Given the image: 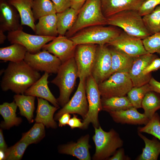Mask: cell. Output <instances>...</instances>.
Listing matches in <instances>:
<instances>
[{"mask_svg":"<svg viewBox=\"0 0 160 160\" xmlns=\"http://www.w3.org/2000/svg\"><path fill=\"white\" fill-rule=\"evenodd\" d=\"M41 77L39 71L24 60L17 62H10L4 70L1 87L4 91L10 90L16 94H24Z\"/></svg>","mask_w":160,"mask_h":160,"instance_id":"6da1fadb","label":"cell"},{"mask_svg":"<svg viewBox=\"0 0 160 160\" xmlns=\"http://www.w3.org/2000/svg\"><path fill=\"white\" fill-rule=\"evenodd\" d=\"M107 25V18L102 10L100 0H87L79 10L73 27L65 35L69 38L85 28Z\"/></svg>","mask_w":160,"mask_h":160,"instance_id":"7a4b0ae2","label":"cell"},{"mask_svg":"<svg viewBox=\"0 0 160 160\" xmlns=\"http://www.w3.org/2000/svg\"><path fill=\"white\" fill-rule=\"evenodd\" d=\"M56 76L50 82L59 88L60 95L57 99L59 105L63 107L70 100L79 78L78 71L74 57L62 63Z\"/></svg>","mask_w":160,"mask_h":160,"instance_id":"3957f363","label":"cell"},{"mask_svg":"<svg viewBox=\"0 0 160 160\" xmlns=\"http://www.w3.org/2000/svg\"><path fill=\"white\" fill-rule=\"evenodd\" d=\"M107 18V25L120 28L127 34L142 40L151 35L137 10L123 11Z\"/></svg>","mask_w":160,"mask_h":160,"instance_id":"277c9868","label":"cell"},{"mask_svg":"<svg viewBox=\"0 0 160 160\" xmlns=\"http://www.w3.org/2000/svg\"><path fill=\"white\" fill-rule=\"evenodd\" d=\"M121 32L113 27L96 25L83 29L69 38L76 46L84 44L104 45L117 37Z\"/></svg>","mask_w":160,"mask_h":160,"instance_id":"5b68a950","label":"cell"},{"mask_svg":"<svg viewBox=\"0 0 160 160\" xmlns=\"http://www.w3.org/2000/svg\"><path fill=\"white\" fill-rule=\"evenodd\" d=\"M94 128L95 133L92 139L95 146V151L92 159L102 160L108 159L117 149L122 146L123 141L118 133L113 129L106 132L100 126Z\"/></svg>","mask_w":160,"mask_h":160,"instance_id":"8992f818","label":"cell"},{"mask_svg":"<svg viewBox=\"0 0 160 160\" xmlns=\"http://www.w3.org/2000/svg\"><path fill=\"white\" fill-rule=\"evenodd\" d=\"M101 96L103 98L125 96L133 87L127 73L116 72L98 84Z\"/></svg>","mask_w":160,"mask_h":160,"instance_id":"52a82bcc","label":"cell"},{"mask_svg":"<svg viewBox=\"0 0 160 160\" xmlns=\"http://www.w3.org/2000/svg\"><path fill=\"white\" fill-rule=\"evenodd\" d=\"M85 89L89 109L85 118L83 121L82 129H87L90 123L94 128L100 126L98 114L102 110L101 95L97 84L91 75L85 80Z\"/></svg>","mask_w":160,"mask_h":160,"instance_id":"ba28073f","label":"cell"},{"mask_svg":"<svg viewBox=\"0 0 160 160\" xmlns=\"http://www.w3.org/2000/svg\"><path fill=\"white\" fill-rule=\"evenodd\" d=\"M24 60L34 69L49 73L57 74L62 64L59 58L45 50L35 54L27 52Z\"/></svg>","mask_w":160,"mask_h":160,"instance_id":"9c48e42d","label":"cell"},{"mask_svg":"<svg viewBox=\"0 0 160 160\" xmlns=\"http://www.w3.org/2000/svg\"><path fill=\"white\" fill-rule=\"evenodd\" d=\"M97 46L93 44H84L76 46L74 57L79 80H86L91 75Z\"/></svg>","mask_w":160,"mask_h":160,"instance_id":"30bf717a","label":"cell"},{"mask_svg":"<svg viewBox=\"0 0 160 160\" xmlns=\"http://www.w3.org/2000/svg\"><path fill=\"white\" fill-rule=\"evenodd\" d=\"M89 106L85 89V80H79L77 89L71 99L55 115L57 120L63 114H77L84 119L88 111Z\"/></svg>","mask_w":160,"mask_h":160,"instance_id":"8fae6325","label":"cell"},{"mask_svg":"<svg viewBox=\"0 0 160 160\" xmlns=\"http://www.w3.org/2000/svg\"><path fill=\"white\" fill-rule=\"evenodd\" d=\"M55 37L29 34L23 30L8 32L7 36V39L11 44H20L24 47L27 52L32 54L40 52L44 45Z\"/></svg>","mask_w":160,"mask_h":160,"instance_id":"7c38bea8","label":"cell"},{"mask_svg":"<svg viewBox=\"0 0 160 160\" xmlns=\"http://www.w3.org/2000/svg\"><path fill=\"white\" fill-rule=\"evenodd\" d=\"M107 44L134 58L148 53L144 47L142 39L124 31Z\"/></svg>","mask_w":160,"mask_h":160,"instance_id":"4fadbf2b","label":"cell"},{"mask_svg":"<svg viewBox=\"0 0 160 160\" xmlns=\"http://www.w3.org/2000/svg\"><path fill=\"white\" fill-rule=\"evenodd\" d=\"M111 55L110 49L105 45H98L91 75L98 84L111 75Z\"/></svg>","mask_w":160,"mask_h":160,"instance_id":"5bb4252c","label":"cell"},{"mask_svg":"<svg viewBox=\"0 0 160 160\" xmlns=\"http://www.w3.org/2000/svg\"><path fill=\"white\" fill-rule=\"evenodd\" d=\"M157 55L147 53L134 58L131 67L128 73L132 82L133 87H139L148 83L151 78L150 73L143 74L145 69L156 58Z\"/></svg>","mask_w":160,"mask_h":160,"instance_id":"9a60e30c","label":"cell"},{"mask_svg":"<svg viewBox=\"0 0 160 160\" xmlns=\"http://www.w3.org/2000/svg\"><path fill=\"white\" fill-rule=\"evenodd\" d=\"M76 46L69 38L59 35L44 45L42 49L53 54L63 63L74 57Z\"/></svg>","mask_w":160,"mask_h":160,"instance_id":"2e32d148","label":"cell"},{"mask_svg":"<svg viewBox=\"0 0 160 160\" xmlns=\"http://www.w3.org/2000/svg\"><path fill=\"white\" fill-rule=\"evenodd\" d=\"M20 20L18 12L8 0H0V30L4 32L23 30Z\"/></svg>","mask_w":160,"mask_h":160,"instance_id":"e0dca14e","label":"cell"},{"mask_svg":"<svg viewBox=\"0 0 160 160\" xmlns=\"http://www.w3.org/2000/svg\"><path fill=\"white\" fill-rule=\"evenodd\" d=\"M89 135L81 137L76 142H72L60 146L59 152L61 153L72 155L80 160H90L89 144Z\"/></svg>","mask_w":160,"mask_h":160,"instance_id":"ac0fdd59","label":"cell"},{"mask_svg":"<svg viewBox=\"0 0 160 160\" xmlns=\"http://www.w3.org/2000/svg\"><path fill=\"white\" fill-rule=\"evenodd\" d=\"M100 0L102 12L107 18L125 10L138 11L145 0Z\"/></svg>","mask_w":160,"mask_h":160,"instance_id":"d6986e66","label":"cell"},{"mask_svg":"<svg viewBox=\"0 0 160 160\" xmlns=\"http://www.w3.org/2000/svg\"><path fill=\"white\" fill-rule=\"evenodd\" d=\"M49 76L48 73L44 72L38 80L25 91L24 94L44 99L49 102L55 106L59 107L57 99L51 93L48 86Z\"/></svg>","mask_w":160,"mask_h":160,"instance_id":"ffe728a7","label":"cell"},{"mask_svg":"<svg viewBox=\"0 0 160 160\" xmlns=\"http://www.w3.org/2000/svg\"><path fill=\"white\" fill-rule=\"evenodd\" d=\"M109 113L114 121L121 124L145 125L149 120L144 113H139L134 107Z\"/></svg>","mask_w":160,"mask_h":160,"instance_id":"44dd1931","label":"cell"},{"mask_svg":"<svg viewBox=\"0 0 160 160\" xmlns=\"http://www.w3.org/2000/svg\"><path fill=\"white\" fill-rule=\"evenodd\" d=\"M37 100L36 122L42 123L48 128H56L57 124L53 115L59 107L52 106L47 100L42 98L37 97Z\"/></svg>","mask_w":160,"mask_h":160,"instance_id":"7402d4cb","label":"cell"},{"mask_svg":"<svg viewBox=\"0 0 160 160\" xmlns=\"http://www.w3.org/2000/svg\"><path fill=\"white\" fill-rule=\"evenodd\" d=\"M18 12L20 17L21 25L30 27L34 32L35 21L32 12L33 0H8Z\"/></svg>","mask_w":160,"mask_h":160,"instance_id":"603a6c76","label":"cell"},{"mask_svg":"<svg viewBox=\"0 0 160 160\" xmlns=\"http://www.w3.org/2000/svg\"><path fill=\"white\" fill-rule=\"evenodd\" d=\"M35 25L34 31L37 35L42 36L56 37L58 34L56 13L43 16L39 19Z\"/></svg>","mask_w":160,"mask_h":160,"instance_id":"cb8c5ba5","label":"cell"},{"mask_svg":"<svg viewBox=\"0 0 160 160\" xmlns=\"http://www.w3.org/2000/svg\"><path fill=\"white\" fill-rule=\"evenodd\" d=\"M17 105L14 100L11 103L5 102L0 105V114L4 121L1 122L2 128L9 129L12 127L18 126L22 121L21 118L17 116Z\"/></svg>","mask_w":160,"mask_h":160,"instance_id":"d4e9b609","label":"cell"},{"mask_svg":"<svg viewBox=\"0 0 160 160\" xmlns=\"http://www.w3.org/2000/svg\"><path fill=\"white\" fill-rule=\"evenodd\" d=\"M110 49L111 55V75L116 72L128 73L134 57L113 47Z\"/></svg>","mask_w":160,"mask_h":160,"instance_id":"484cf974","label":"cell"},{"mask_svg":"<svg viewBox=\"0 0 160 160\" xmlns=\"http://www.w3.org/2000/svg\"><path fill=\"white\" fill-rule=\"evenodd\" d=\"M79 11L70 7L62 12L56 13L59 35L64 36L73 27L76 20Z\"/></svg>","mask_w":160,"mask_h":160,"instance_id":"4316f807","label":"cell"},{"mask_svg":"<svg viewBox=\"0 0 160 160\" xmlns=\"http://www.w3.org/2000/svg\"><path fill=\"white\" fill-rule=\"evenodd\" d=\"M13 97L19 108L20 114L25 117L30 123L33 122L35 97L24 94H16Z\"/></svg>","mask_w":160,"mask_h":160,"instance_id":"83f0119b","label":"cell"},{"mask_svg":"<svg viewBox=\"0 0 160 160\" xmlns=\"http://www.w3.org/2000/svg\"><path fill=\"white\" fill-rule=\"evenodd\" d=\"M139 136L144 141L145 147L142 153L137 158L138 160H157L160 154V142L154 137L152 139H148L141 132H138Z\"/></svg>","mask_w":160,"mask_h":160,"instance_id":"f1b7e54d","label":"cell"},{"mask_svg":"<svg viewBox=\"0 0 160 160\" xmlns=\"http://www.w3.org/2000/svg\"><path fill=\"white\" fill-rule=\"evenodd\" d=\"M27 50L23 46L13 44L0 48V59L1 60L17 62L24 60Z\"/></svg>","mask_w":160,"mask_h":160,"instance_id":"f546056e","label":"cell"},{"mask_svg":"<svg viewBox=\"0 0 160 160\" xmlns=\"http://www.w3.org/2000/svg\"><path fill=\"white\" fill-rule=\"evenodd\" d=\"M102 110L108 112L125 110L133 106L127 97H113L101 98Z\"/></svg>","mask_w":160,"mask_h":160,"instance_id":"4dcf8cb0","label":"cell"},{"mask_svg":"<svg viewBox=\"0 0 160 160\" xmlns=\"http://www.w3.org/2000/svg\"><path fill=\"white\" fill-rule=\"evenodd\" d=\"M141 108L144 110V114L150 120L156 111L160 109V94L153 91L146 93L141 103Z\"/></svg>","mask_w":160,"mask_h":160,"instance_id":"1f68e13d","label":"cell"},{"mask_svg":"<svg viewBox=\"0 0 160 160\" xmlns=\"http://www.w3.org/2000/svg\"><path fill=\"white\" fill-rule=\"evenodd\" d=\"M32 10L35 21L43 16L56 13L54 4L50 0H33Z\"/></svg>","mask_w":160,"mask_h":160,"instance_id":"d6a6232c","label":"cell"},{"mask_svg":"<svg viewBox=\"0 0 160 160\" xmlns=\"http://www.w3.org/2000/svg\"><path fill=\"white\" fill-rule=\"evenodd\" d=\"M44 126L42 123L36 122L28 132L23 134L20 140L25 142L29 145L37 143L45 136Z\"/></svg>","mask_w":160,"mask_h":160,"instance_id":"836d02e7","label":"cell"},{"mask_svg":"<svg viewBox=\"0 0 160 160\" xmlns=\"http://www.w3.org/2000/svg\"><path fill=\"white\" fill-rule=\"evenodd\" d=\"M142 18L146 28L151 35L160 32V5Z\"/></svg>","mask_w":160,"mask_h":160,"instance_id":"e575fe53","label":"cell"},{"mask_svg":"<svg viewBox=\"0 0 160 160\" xmlns=\"http://www.w3.org/2000/svg\"><path fill=\"white\" fill-rule=\"evenodd\" d=\"M151 91L148 83L139 87H133L127 94V97L133 107L137 109L141 108L142 101L145 95Z\"/></svg>","mask_w":160,"mask_h":160,"instance_id":"d590c367","label":"cell"},{"mask_svg":"<svg viewBox=\"0 0 160 160\" xmlns=\"http://www.w3.org/2000/svg\"><path fill=\"white\" fill-rule=\"evenodd\" d=\"M138 132L151 135L160 140V117L156 113L147 123L143 127H139Z\"/></svg>","mask_w":160,"mask_h":160,"instance_id":"8d00e7d4","label":"cell"},{"mask_svg":"<svg viewBox=\"0 0 160 160\" xmlns=\"http://www.w3.org/2000/svg\"><path fill=\"white\" fill-rule=\"evenodd\" d=\"M29 145L20 140L13 146L7 148L5 151V160H20Z\"/></svg>","mask_w":160,"mask_h":160,"instance_id":"74e56055","label":"cell"},{"mask_svg":"<svg viewBox=\"0 0 160 160\" xmlns=\"http://www.w3.org/2000/svg\"><path fill=\"white\" fill-rule=\"evenodd\" d=\"M145 50L149 53L160 54V32L155 33L142 40Z\"/></svg>","mask_w":160,"mask_h":160,"instance_id":"f35d334b","label":"cell"},{"mask_svg":"<svg viewBox=\"0 0 160 160\" xmlns=\"http://www.w3.org/2000/svg\"><path fill=\"white\" fill-rule=\"evenodd\" d=\"M160 5V0H145L140 5L138 12L142 17L149 14Z\"/></svg>","mask_w":160,"mask_h":160,"instance_id":"ab89813d","label":"cell"},{"mask_svg":"<svg viewBox=\"0 0 160 160\" xmlns=\"http://www.w3.org/2000/svg\"><path fill=\"white\" fill-rule=\"evenodd\" d=\"M56 13L62 12L71 7V0H52Z\"/></svg>","mask_w":160,"mask_h":160,"instance_id":"60d3db41","label":"cell"},{"mask_svg":"<svg viewBox=\"0 0 160 160\" xmlns=\"http://www.w3.org/2000/svg\"><path fill=\"white\" fill-rule=\"evenodd\" d=\"M160 68V58L157 57L143 71V74L147 75L151 73L152 71H156Z\"/></svg>","mask_w":160,"mask_h":160,"instance_id":"b9f144b4","label":"cell"},{"mask_svg":"<svg viewBox=\"0 0 160 160\" xmlns=\"http://www.w3.org/2000/svg\"><path fill=\"white\" fill-rule=\"evenodd\" d=\"M68 124L72 129L76 128L82 129L84 125L83 122H81V120L74 114L73 117L70 119Z\"/></svg>","mask_w":160,"mask_h":160,"instance_id":"7bdbcfd3","label":"cell"},{"mask_svg":"<svg viewBox=\"0 0 160 160\" xmlns=\"http://www.w3.org/2000/svg\"><path fill=\"white\" fill-rule=\"evenodd\" d=\"M109 160H129L130 158L125 156L123 148H119L113 154L112 157L108 159Z\"/></svg>","mask_w":160,"mask_h":160,"instance_id":"ee69618b","label":"cell"},{"mask_svg":"<svg viewBox=\"0 0 160 160\" xmlns=\"http://www.w3.org/2000/svg\"><path fill=\"white\" fill-rule=\"evenodd\" d=\"M151 91L160 94V82L151 77L148 82Z\"/></svg>","mask_w":160,"mask_h":160,"instance_id":"f6af8a7d","label":"cell"},{"mask_svg":"<svg viewBox=\"0 0 160 160\" xmlns=\"http://www.w3.org/2000/svg\"><path fill=\"white\" fill-rule=\"evenodd\" d=\"M70 117L71 115L68 113H65L58 120L59 126L62 127L68 124Z\"/></svg>","mask_w":160,"mask_h":160,"instance_id":"bcb514c9","label":"cell"},{"mask_svg":"<svg viewBox=\"0 0 160 160\" xmlns=\"http://www.w3.org/2000/svg\"><path fill=\"white\" fill-rule=\"evenodd\" d=\"M87 0H71V7L74 9L79 10Z\"/></svg>","mask_w":160,"mask_h":160,"instance_id":"7dc6e473","label":"cell"},{"mask_svg":"<svg viewBox=\"0 0 160 160\" xmlns=\"http://www.w3.org/2000/svg\"><path fill=\"white\" fill-rule=\"evenodd\" d=\"M7 146L4 140L2 130H0V150L5 152L7 149Z\"/></svg>","mask_w":160,"mask_h":160,"instance_id":"c3c4849f","label":"cell"},{"mask_svg":"<svg viewBox=\"0 0 160 160\" xmlns=\"http://www.w3.org/2000/svg\"><path fill=\"white\" fill-rule=\"evenodd\" d=\"M4 32L2 30H0V44H3L5 40L7 38V36L4 33Z\"/></svg>","mask_w":160,"mask_h":160,"instance_id":"681fc988","label":"cell"},{"mask_svg":"<svg viewBox=\"0 0 160 160\" xmlns=\"http://www.w3.org/2000/svg\"><path fill=\"white\" fill-rule=\"evenodd\" d=\"M5 152L0 150V159L1 160H5Z\"/></svg>","mask_w":160,"mask_h":160,"instance_id":"f907efd6","label":"cell"}]
</instances>
